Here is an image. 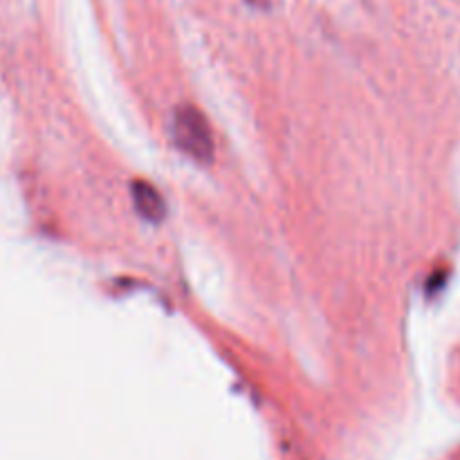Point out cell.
<instances>
[{
	"instance_id": "2",
	"label": "cell",
	"mask_w": 460,
	"mask_h": 460,
	"mask_svg": "<svg viewBox=\"0 0 460 460\" xmlns=\"http://www.w3.org/2000/svg\"><path fill=\"white\" fill-rule=\"evenodd\" d=\"M133 200L142 218L151 220V223H157V220L164 218L166 214L164 200H162V196L157 193V189H153L148 182H135Z\"/></svg>"
},
{
	"instance_id": "3",
	"label": "cell",
	"mask_w": 460,
	"mask_h": 460,
	"mask_svg": "<svg viewBox=\"0 0 460 460\" xmlns=\"http://www.w3.org/2000/svg\"><path fill=\"white\" fill-rule=\"evenodd\" d=\"M252 4H259V7H265L268 4V0H250Z\"/></svg>"
},
{
	"instance_id": "1",
	"label": "cell",
	"mask_w": 460,
	"mask_h": 460,
	"mask_svg": "<svg viewBox=\"0 0 460 460\" xmlns=\"http://www.w3.org/2000/svg\"><path fill=\"white\" fill-rule=\"evenodd\" d=\"M173 139L189 157L198 162H209L214 157V139L211 128L202 112L196 108L182 106L175 111Z\"/></svg>"
}]
</instances>
